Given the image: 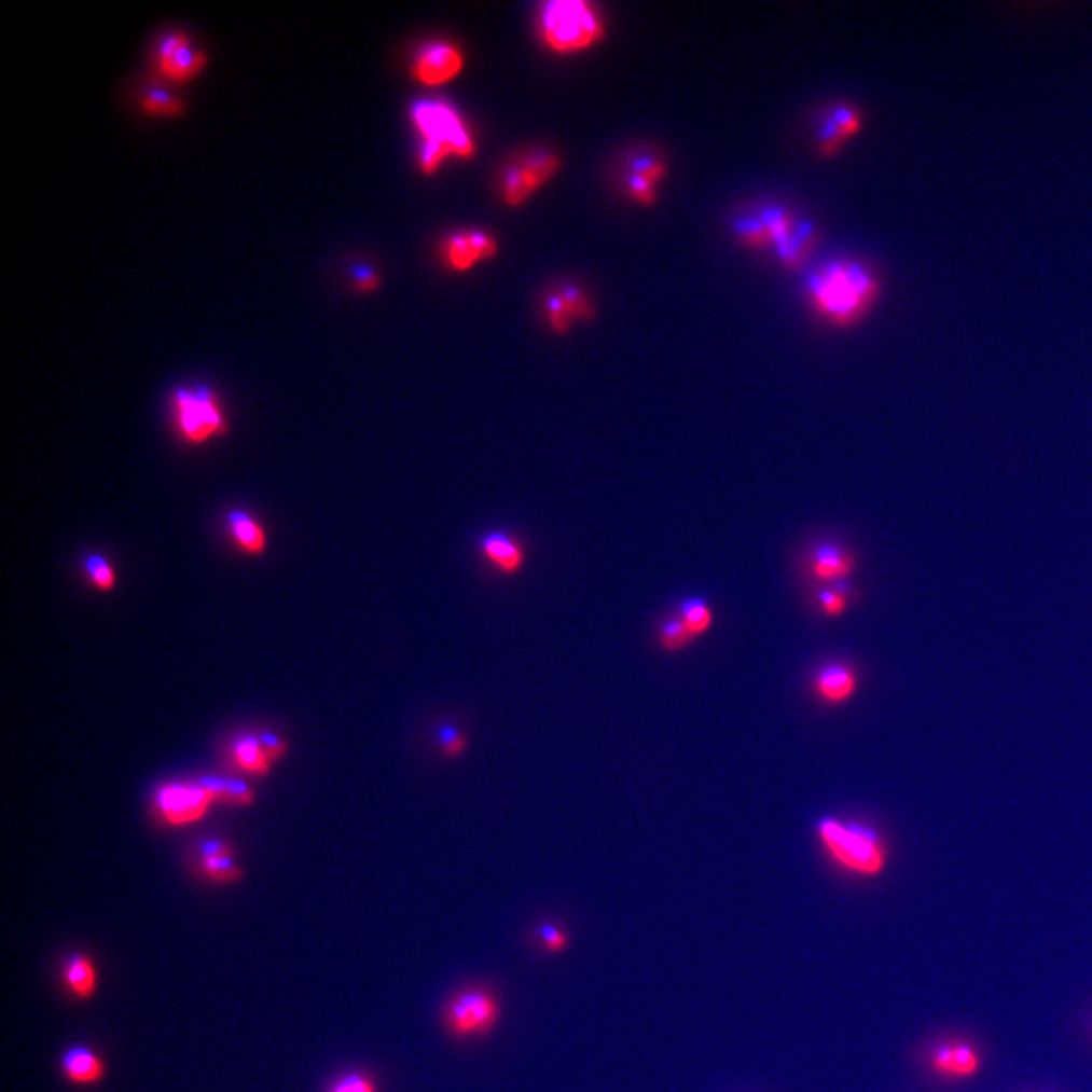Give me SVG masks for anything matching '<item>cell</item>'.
<instances>
[{
    "label": "cell",
    "instance_id": "1",
    "mask_svg": "<svg viewBox=\"0 0 1092 1092\" xmlns=\"http://www.w3.org/2000/svg\"><path fill=\"white\" fill-rule=\"evenodd\" d=\"M812 307L830 326L855 327L871 310L881 293L874 274L855 261H830L807 278Z\"/></svg>",
    "mask_w": 1092,
    "mask_h": 1092
},
{
    "label": "cell",
    "instance_id": "2",
    "mask_svg": "<svg viewBox=\"0 0 1092 1092\" xmlns=\"http://www.w3.org/2000/svg\"><path fill=\"white\" fill-rule=\"evenodd\" d=\"M412 118L424 140L419 164L425 175L436 174L451 155L471 158L475 154L471 134L448 103L420 100L413 107Z\"/></svg>",
    "mask_w": 1092,
    "mask_h": 1092
},
{
    "label": "cell",
    "instance_id": "3",
    "mask_svg": "<svg viewBox=\"0 0 1092 1092\" xmlns=\"http://www.w3.org/2000/svg\"><path fill=\"white\" fill-rule=\"evenodd\" d=\"M171 423L184 445L201 448L230 432L229 417L218 391L208 383H193L171 391Z\"/></svg>",
    "mask_w": 1092,
    "mask_h": 1092
},
{
    "label": "cell",
    "instance_id": "4",
    "mask_svg": "<svg viewBox=\"0 0 1092 1092\" xmlns=\"http://www.w3.org/2000/svg\"><path fill=\"white\" fill-rule=\"evenodd\" d=\"M540 29L548 46L561 54L584 51L604 37L602 18L584 0H551L540 13Z\"/></svg>",
    "mask_w": 1092,
    "mask_h": 1092
},
{
    "label": "cell",
    "instance_id": "5",
    "mask_svg": "<svg viewBox=\"0 0 1092 1092\" xmlns=\"http://www.w3.org/2000/svg\"><path fill=\"white\" fill-rule=\"evenodd\" d=\"M818 834L830 856L847 870L863 875H877L885 870V848L871 830L824 818L818 823Z\"/></svg>",
    "mask_w": 1092,
    "mask_h": 1092
},
{
    "label": "cell",
    "instance_id": "6",
    "mask_svg": "<svg viewBox=\"0 0 1092 1092\" xmlns=\"http://www.w3.org/2000/svg\"><path fill=\"white\" fill-rule=\"evenodd\" d=\"M501 1015L497 995L482 986L466 987L450 998L443 1009L446 1031L457 1038L490 1034Z\"/></svg>",
    "mask_w": 1092,
    "mask_h": 1092
},
{
    "label": "cell",
    "instance_id": "7",
    "mask_svg": "<svg viewBox=\"0 0 1092 1092\" xmlns=\"http://www.w3.org/2000/svg\"><path fill=\"white\" fill-rule=\"evenodd\" d=\"M561 167V156L551 151L525 156L506 171L501 185L502 199L509 207H521L554 178Z\"/></svg>",
    "mask_w": 1092,
    "mask_h": 1092
},
{
    "label": "cell",
    "instance_id": "8",
    "mask_svg": "<svg viewBox=\"0 0 1092 1092\" xmlns=\"http://www.w3.org/2000/svg\"><path fill=\"white\" fill-rule=\"evenodd\" d=\"M856 565L855 554L847 547L833 540H823L808 551L804 569L815 583L833 586L848 580L855 573Z\"/></svg>",
    "mask_w": 1092,
    "mask_h": 1092
},
{
    "label": "cell",
    "instance_id": "9",
    "mask_svg": "<svg viewBox=\"0 0 1092 1092\" xmlns=\"http://www.w3.org/2000/svg\"><path fill=\"white\" fill-rule=\"evenodd\" d=\"M211 801V797L204 791L199 783L197 785L170 783L156 792V806L171 824L196 821L207 811Z\"/></svg>",
    "mask_w": 1092,
    "mask_h": 1092
},
{
    "label": "cell",
    "instance_id": "10",
    "mask_svg": "<svg viewBox=\"0 0 1092 1092\" xmlns=\"http://www.w3.org/2000/svg\"><path fill=\"white\" fill-rule=\"evenodd\" d=\"M465 58L450 43H432L420 52L413 66V77L420 84L438 87L453 81L464 70Z\"/></svg>",
    "mask_w": 1092,
    "mask_h": 1092
},
{
    "label": "cell",
    "instance_id": "11",
    "mask_svg": "<svg viewBox=\"0 0 1092 1092\" xmlns=\"http://www.w3.org/2000/svg\"><path fill=\"white\" fill-rule=\"evenodd\" d=\"M225 531L230 542L246 557H264L269 551V535L259 517L246 509L233 507L225 514Z\"/></svg>",
    "mask_w": 1092,
    "mask_h": 1092
},
{
    "label": "cell",
    "instance_id": "12",
    "mask_svg": "<svg viewBox=\"0 0 1092 1092\" xmlns=\"http://www.w3.org/2000/svg\"><path fill=\"white\" fill-rule=\"evenodd\" d=\"M497 252V240L483 231L453 234L445 244L446 260L458 272L472 269L479 261L494 259Z\"/></svg>",
    "mask_w": 1092,
    "mask_h": 1092
},
{
    "label": "cell",
    "instance_id": "13",
    "mask_svg": "<svg viewBox=\"0 0 1092 1092\" xmlns=\"http://www.w3.org/2000/svg\"><path fill=\"white\" fill-rule=\"evenodd\" d=\"M479 551L492 568L507 577L521 572L527 558L520 540L502 530L484 533L480 538Z\"/></svg>",
    "mask_w": 1092,
    "mask_h": 1092
},
{
    "label": "cell",
    "instance_id": "14",
    "mask_svg": "<svg viewBox=\"0 0 1092 1092\" xmlns=\"http://www.w3.org/2000/svg\"><path fill=\"white\" fill-rule=\"evenodd\" d=\"M931 1065L938 1075L967 1079L979 1072L982 1061L971 1043L957 1042L938 1047L931 1056Z\"/></svg>",
    "mask_w": 1092,
    "mask_h": 1092
},
{
    "label": "cell",
    "instance_id": "15",
    "mask_svg": "<svg viewBox=\"0 0 1092 1092\" xmlns=\"http://www.w3.org/2000/svg\"><path fill=\"white\" fill-rule=\"evenodd\" d=\"M63 1075L74 1084H95L106 1077V1064L99 1054L84 1046H73L61 1056Z\"/></svg>",
    "mask_w": 1092,
    "mask_h": 1092
},
{
    "label": "cell",
    "instance_id": "16",
    "mask_svg": "<svg viewBox=\"0 0 1092 1092\" xmlns=\"http://www.w3.org/2000/svg\"><path fill=\"white\" fill-rule=\"evenodd\" d=\"M207 61L204 51L195 50L190 43L182 44L167 57L152 59L155 73L164 80L181 82L189 80L197 70L203 69Z\"/></svg>",
    "mask_w": 1092,
    "mask_h": 1092
},
{
    "label": "cell",
    "instance_id": "17",
    "mask_svg": "<svg viewBox=\"0 0 1092 1092\" xmlns=\"http://www.w3.org/2000/svg\"><path fill=\"white\" fill-rule=\"evenodd\" d=\"M63 982L78 1000H91L98 990V971L92 957L84 953H73L67 957L63 967Z\"/></svg>",
    "mask_w": 1092,
    "mask_h": 1092
},
{
    "label": "cell",
    "instance_id": "18",
    "mask_svg": "<svg viewBox=\"0 0 1092 1092\" xmlns=\"http://www.w3.org/2000/svg\"><path fill=\"white\" fill-rule=\"evenodd\" d=\"M857 680L855 673L844 665L826 666L815 678V689L827 703L841 704L855 695Z\"/></svg>",
    "mask_w": 1092,
    "mask_h": 1092
},
{
    "label": "cell",
    "instance_id": "19",
    "mask_svg": "<svg viewBox=\"0 0 1092 1092\" xmlns=\"http://www.w3.org/2000/svg\"><path fill=\"white\" fill-rule=\"evenodd\" d=\"M816 244V229L811 221L796 223L791 236L775 246L778 260L786 269L796 271L803 266Z\"/></svg>",
    "mask_w": 1092,
    "mask_h": 1092
},
{
    "label": "cell",
    "instance_id": "20",
    "mask_svg": "<svg viewBox=\"0 0 1092 1092\" xmlns=\"http://www.w3.org/2000/svg\"><path fill=\"white\" fill-rule=\"evenodd\" d=\"M80 565L85 579L96 591L102 592V594H111L118 588V572H115L113 562L106 554L96 553V551L84 554L81 557Z\"/></svg>",
    "mask_w": 1092,
    "mask_h": 1092
},
{
    "label": "cell",
    "instance_id": "21",
    "mask_svg": "<svg viewBox=\"0 0 1092 1092\" xmlns=\"http://www.w3.org/2000/svg\"><path fill=\"white\" fill-rule=\"evenodd\" d=\"M432 737L438 744V752L442 759L456 760L468 750L469 737L457 722L451 719H442L436 722L432 729Z\"/></svg>",
    "mask_w": 1092,
    "mask_h": 1092
},
{
    "label": "cell",
    "instance_id": "22",
    "mask_svg": "<svg viewBox=\"0 0 1092 1092\" xmlns=\"http://www.w3.org/2000/svg\"><path fill=\"white\" fill-rule=\"evenodd\" d=\"M141 110L151 114H178L185 110V100L158 82L148 84L140 93Z\"/></svg>",
    "mask_w": 1092,
    "mask_h": 1092
},
{
    "label": "cell",
    "instance_id": "23",
    "mask_svg": "<svg viewBox=\"0 0 1092 1092\" xmlns=\"http://www.w3.org/2000/svg\"><path fill=\"white\" fill-rule=\"evenodd\" d=\"M233 751L238 765L249 773L264 775L269 771L271 760L267 759L266 752L261 747L260 737L253 736V734L238 737L234 742Z\"/></svg>",
    "mask_w": 1092,
    "mask_h": 1092
},
{
    "label": "cell",
    "instance_id": "24",
    "mask_svg": "<svg viewBox=\"0 0 1092 1092\" xmlns=\"http://www.w3.org/2000/svg\"><path fill=\"white\" fill-rule=\"evenodd\" d=\"M677 614L685 622L693 639L709 632L711 624H714V610L702 598L686 599L681 603Z\"/></svg>",
    "mask_w": 1092,
    "mask_h": 1092
},
{
    "label": "cell",
    "instance_id": "25",
    "mask_svg": "<svg viewBox=\"0 0 1092 1092\" xmlns=\"http://www.w3.org/2000/svg\"><path fill=\"white\" fill-rule=\"evenodd\" d=\"M733 233L742 245L751 249H763L773 245V238L760 216H744L736 219L733 223Z\"/></svg>",
    "mask_w": 1092,
    "mask_h": 1092
},
{
    "label": "cell",
    "instance_id": "26",
    "mask_svg": "<svg viewBox=\"0 0 1092 1092\" xmlns=\"http://www.w3.org/2000/svg\"><path fill=\"white\" fill-rule=\"evenodd\" d=\"M557 294L573 322H591V320L596 318L594 302L579 287H562V289H558Z\"/></svg>",
    "mask_w": 1092,
    "mask_h": 1092
},
{
    "label": "cell",
    "instance_id": "27",
    "mask_svg": "<svg viewBox=\"0 0 1092 1092\" xmlns=\"http://www.w3.org/2000/svg\"><path fill=\"white\" fill-rule=\"evenodd\" d=\"M760 219L765 223L768 233L773 238V245L777 246L783 244L789 236H791L793 226V219L791 212L786 210L780 205H768L760 212Z\"/></svg>",
    "mask_w": 1092,
    "mask_h": 1092
},
{
    "label": "cell",
    "instance_id": "28",
    "mask_svg": "<svg viewBox=\"0 0 1092 1092\" xmlns=\"http://www.w3.org/2000/svg\"><path fill=\"white\" fill-rule=\"evenodd\" d=\"M816 139H818V154L823 158H832V156L841 151L845 141H847L842 136L840 126L837 125V122L833 121L830 114L819 123Z\"/></svg>",
    "mask_w": 1092,
    "mask_h": 1092
},
{
    "label": "cell",
    "instance_id": "29",
    "mask_svg": "<svg viewBox=\"0 0 1092 1092\" xmlns=\"http://www.w3.org/2000/svg\"><path fill=\"white\" fill-rule=\"evenodd\" d=\"M659 640H661L663 650L678 651L685 648L686 645L691 644L693 636L689 633L681 618L676 614V617L663 622L661 632H659Z\"/></svg>",
    "mask_w": 1092,
    "mask_h": 1092
},
{
    "label": "cell",
    "instance_id": "30",
    "mask_svg": "<svg viewBox=\"0 0 1092 1092\" xmlns=\"http://www.w3.org/2000/svg\"><path fill=\"white\" fill-rule=\"evenodd\" d=\"M203 868L205 874L216 882H234L241 875L231 855L208 857L203 860Z\"/></svg>",
    "mask_w": 1092,
    "mask_h": 1092
},
{
    "label": "cell",
    "instance_id": "31",
    "mask_svg": "<svg viewBox=\"0 0 1092 1092\" xmlns=\"http://www.w3.org/2000/svg\"><path fill=\"white\" fill-rule=\"evenodd\" d=\"M547 319L548 326H550L553 333L557 335H565L571 331L573 320L569 318L568 312H566L565 305L557 292L551 293L547 298Z\"/></svg>",
    "mask_w": 1092,
    "mask_h": 1092
},
{
    "label": "cell",
    "instance_id": "32",
    "mask_svg": "<svg viewBox=\"0 0 1092 1092\" xmlns=\"http://www.w3.org/2000/svg\"><path fill=\"white\" fill-rule=\"evenodd\" d=\"M536 935H538L540 944H542L548 953H562L569 946L568 934L555 923L545 922L539 924Z\"/></svg>",
    "mask_w": 1092,
    "mask_h": 1092
},
{
    "label": "cell",
    "instance_id": "33",
    "mask_svg": "<svg viewBox=\"0 0 1092 1092\" xmlns=\"http://www.w3.org/2000/svg\"><path fill=\"white\" fill-rule=\"evenodd\" d=\"M327 1092H378V1088L364 1073L351 1072L337 1077Z\"/></svg>",
    "mask_w": 1092,
    "mask_h": 1092
},
{
    "label": "cell",
    "instance_id": "34",
    "mask_svg": "<svg viewBox=\"0 0 1092 1092\" xmlns=\"http://www.w3.org/2000/svg\"><path fill=\"white\" fill-rule=\"evenodd\" d=\"M666 171L668 169H666L665 163L662 160L651 155H644L637 156L635 162L632 163L630 174H635L637 177L650 181L651 184L658 185L666 177Z\"/></svg>",
    "mask_w": 1092,
    "mask_h": 1092
},
{
    "label": "cell",
    "instance_id": "35",
    "mask_svg": "<svg viewBox=\"0 0 1092 1092\" xmlns=\"http://www.w3.org/2000/svg\"><path fill=\"white\" fill-rule=\"evenodd\" d=\"M625 188H627L628 195L636 201L637 204L644 205V207H652L658 203V192H655V185L651 184L650 181L644 180V178L637 177L635 174H628L625 178Z\"/></svg>",
    "mask_w": 1092,
    "mask_h": 1092
},
{
    "label": "cell",
    "instance_id": "36",
    "mask_svg": "<svg viewBox=\"0 0 1092 1092\" xmlns=\"http://www.w3.org/2000/svg\"><path fill=\"white\" fill-rule=\"evenodd\" d=\"M833 121L840 126L842 136L845 140L853 139L862 129V119L855 108L848 106H838L832 110Z\"/></svg>",
    "mask_w": 1092,
    "mask_h": 1092
},
{
    "label": "cell",
    "instance_id": "37",
    "mask_svg": "<svg viewBox=\"0 0 1092 1092\" xmlns=\"http://www.w3.org/2000/svg\"><path fill=\"white\" fill-rule=\"evenodd\" d=\"M819 609L829 618H840L848 609V595L833 586L824 588L818 595Z\"/></svg>",
    "mask_w": 1092,
    "mask_h": 1092
},
{
    "label": "cell",
    "instance_id": "38",
    "mask_svg": "<svg viewBox=\"0 0 1092 1092\" xmlns=\"http://www.w3.org/2000/svg\"><path fill=\"white\" fill-rule=\"evenodd\" d=\"M185 43H190L188 33L181 31V29H170V31L163 33V36H160V39L156 40L152 59L167 57V55L177 51L178 47H181L182 44Z\"/></svg>",
    "mask_w": 1092,
    "mask_h": 1092
},
{
    "label": "cell",
    "instance_id": "39",
    "mask_svg": "<svg viewBox=\"0 0 1092 1092\" xmlns=\"http://www.w3.org/2000/svg\"><path fill=\"white\" fill-rule=\"evenodd\" d=\"M382 286L378 274L368 266H359L353 272V289L356 293H374Z\"/></svg>",
    "mask_w": 1092,
    "mask_h": 1092
},
{
    "label": "cell",
    "instance_id": "40",
    "mask_svg": "<svg viewBox=\"0 0 1092 1092\" xmlns=\"http://www.w3.org/2000/svg\"><path fill=\"white\" fill-rule=\"evenodd\" d=\"M199 785L203 786L204 791L211 797L212 801L229 800V777H221V775H207V777L201 778Z\"/></svg>",
    "mask_w": 1092,
    "mask_h": 1092
},
{
    "label": "cell",
    "instance_id": "41",
    "mask_svg": "<svg viewBox=\"0 0 1092 1092\" xmlns=\"http://www.w3.org/2000/svg\"><path fill=\"white\" fill-rule=\"evenodd\" d=\"M261 747L266 752L267 759L271 762L274 760L281 759L286 755L285 741L279 739L277 734L271 732H263L260 734Z\"/></svg>",
    "mask_w": 1092,
    "mask_h": 1092
},
{
    "label": "cell",
    "instance_id": "42",
    "mask_svg": "<svg viewBox=\"0 0 1092 1092\" xmlns=\"http://www.w3.org/2000/svg\"><path fill=\"white\" fill-rule=\"evenodd\" d=\"M229 803L236 804H251L253 801V793L251 788L244 780L238 778H229Z\"/></svg>",
    "mask_w": 1092,
    "mask_h": 1092
},
{
    "label": "cell",
    "instance_id": "43",
    "mask_svg": "<svg viewBox=\"0 0 1092 1092\" xmlns=\"http://www.w3.org/2000/svg\"><path fill=\"white\" fill-rule=\"evenodd\" d=\"M199 853L204 860L208 859V857L230 855L231 849L223 841L207 840L201 844Z\"/></svg>",
    "mask_w": 1092,
    "mask_h": 1092
},
{
    "label": "cell",
    "instance_id": "44",
    "mask_svg": "<svg viewBox=\"0 0 1092 1092\" xmlns=\"http://www.w3.org/2000/svg\"><path fill=\"white\" fill-rule=\"evenodd\" d=\"M1091 1028H1092V1019H1091Z\"/></svg>",
    "mask_w": 1092,
    "mask_h": 1092
}]
</instances>
